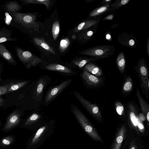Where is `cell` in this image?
<instances>
[{"instance_id": "obj_28", "label": "cell", "mask_w": 149, "mask_h": 149, "mask_svg": "<svg viewBox=\"0 0 149 149\" xmlns=\"http://www.w3.org/2000/svg\"><path fill=\"white\" fill-rule=\"evenodd\" d=\"M97 60L93 58H81L74 60L72 61L73 64L78 68L81 69L84 67L87 63L90 61Z\"/></svg>"}, {"instance_id": "obj_14", "label": "cell", "mask_w": 149, "mask_h": 149, "mask_svg": "<svg viewBox=\"0 0 149 149\" xmlns=\"http://www.w3.org/2000/svg\"><path fill=\"white\" fill-rule=\"evenodd\" d=\"M117 39L118 42L122 45L135 49L137 47V39L132 35L124 32L119 34Z\"/></svg>"}, {"instance_id": "obj_25", "label": "cell", "mask_w": 149, "mask_h": 149, "mask_svg": "<svg viewBox=\"0 0 149 149\" xmlns=\"http://www.w3.org/2000/svg\"><path fill=\"white\" fill-rule=\"evenodd\" d=\"M133 87V83L132 79L130 76H128L126 79L123 85L122 95L124 97L130 94Z\"/></svg>"}, {"instance_id": "obj_8", "label": "cell", "mask_w": 149, "mask_h": 149, "mask_svg": "<svg viewBox=\"0 0 149 149\" xmlns=\"http://www.w3.org/2000/svg\"><path fill=\"white\" fill-rule=\"evenodd\" d=\"M72 81V79H68L63 81L58 85L50 87L44 96L42 106H48L70 86Z\"/></svg>"}, {"instance_id": "obj_41", "label": "cell", "mask_w": 149, "mask_h": 149, "mask_svg": "<svg viewBox=\"0 0 149 149\" xmlns=\"http://www.w3.org/2000/svg\"><path fill=\"white\" fill-rule=\"evenodd\" d=\"M119 25L118 24H116L112 25L110 27V29L113 28L117 27Z\"/></svg>"}, {"instance_id": "obj_13", "label": "cell", "mask_w": 149, "mask_h": 149, "mask_svg": "<svg viewBox=\"0 0 149 149\" xmlns=\"http://www.w3.org/2000/svg\"><path fill=\"white\" fill-rule=\"evenodd\" d=\"M127 117L129 124L137 129V119L139 116L138 110L135 104L130 102L127 104Z\"/></svg>"}, {"instance_id": "obj_19", "label": "cell", "mask_w": 149, "mask_h": 149, "mask_svg": "<svg viewBox=\"0 0 149 149\" xmlns=\"http://www.w3.org/2000/svg\"><path fill=\"white\" fill-rule=\"evenodd\" d=\"M136 95L140 105L143 113L147 120L148 126L149 122V105L141 95L140 92L137 88L136 90Z\"/></svg>"}, {"instance_id": "obj_26", "label": "cell", "mask_w": 149, "mask_h": 149, "mask_svg": "<svg viewBox=\"0 0 149 149\" xmlns=\"http://www.w3.org/2000/svg\"><path fill=\"white\" fill-rule=\"evenodd\" d=\"M126 59L123 52L118 55L116 59V64L119 72L122 74L125 73L126 68Z\"/></svg>"}, {"instance_id": "obj_17", "label": "cell", "mask_w": 149, "mask_h": 149, "mask_svg": "<svg viewBox=\"0 0 149 149\" xmlns=\"http://www.w3.org/2000/svg\"><path fill=\"white\" fill-rule=\"evenodd\" d=\"M97 26L95 25L91 28V27L90 29L88 28L82 31L78 35L79 40L84 44L91 40L96 33Z\"/></svg>"}, {"instance_id": "obj_39", "label": "cell", "mask_w": 149, "mask_h": 149, "mask_svg": "<svg viewBox=\"0 0 149 149\" xmlns=\"http://www.w3.org/2000/svg\"><path fill=\"white\" fill-rule=\"evenodd\" d=\"M146 52L148 56H149V38H148L146 40Z\"/></svg>"}, {"instance_id": "obj_7", "label": "cell", "mask_w": 149, "mask_h": 149, "mask_svg": "<svg viewBox=\"0 0 149 149\" xmlns=\"http://www.w3.org/2000/svg\"><path fill=\"white\" fill-rule=\"evenodd\" d=\"M16 55L20 61L28 69L40 65H44L45 61L41 58L34 55L30 52L15 47Z\"/></svg>"}, {"instance_id": "obj_23", "label": "cell", "mask_w": 149, "mask_h": 149, "mask_svg": "<svg viewBox=\"0 0 149 149\" xmlns=\"http://www.w3.org/2000/svg\"><path fill=\"white\" fill-rule=\"evenodd\" d=\"M13 31L6 27L0 29V44L8 41H16L17 39L11 37Z\"/></svg>"}, {"instance_id": "obj_43", "label": "cell", "mask_w": 149, "mask_h": 149, "mask_svg": "<svg viewBox=\"0 0 149 149\" xmlns=\"http://www.w3.org/2000/svg\"><path fill=\"white\" fill-rule=\"evenodd\" d=\"M95 0H86V1H87V3H90L92 2Z\"/></svg>"}, {"instance_id": "obj_36", "label": "cell", "mask_w": 149, "mask_h": 149, "mask_svg": "<svg viewBox=\"0 0 149 149\" xmlns=\"http://www.w3.org/2000/svg\"><path fill=\"white\" fill-rule=\"evenodd\" d=\"M13 84V83H9L3 86H0V95L5 94L7 92L8 89L9 87Z\"/></svg>"}, {"instance_id": "obj_40", "label": "cell", "mask_w": 149, "mask_h": 149, "mask_svg": "<svg viewBox=\"0 0 149 149\" xmlns=\"http://www.w3.org/2000/svg\"><path fill=\"white\" fill-rule=\"evenodd\" d=\"M130 149H137V147L136 145L133 143L130 146Z\"/></svg>"}, {"instance_id": "obj_22", "label": "cell", "mask_w": 149, "mask_h": 149, "mask_svg": "<svg viewBox=\"0 0 149 149\" xmlns=\"http://www.w3.org/2000/svg\"><path fill=\"white\" fill-rule=\"evenodd\" d=\"M109 11L110 4L101 6L92 10L89 13V17L91 19L98 17Z\"/></svg>"}, {"instance_id": "obj_32", "label": "cell", "mask_w": 149, "mask_h": 149, "mask_svg": "<svg viewBox=\"0 0 149 149\" xmlns=\"http://www.w3.org/2000/svg\"><path fill=\"white\" fill-rule=\"evenodd\" d=\"M115 108L117 113L119 116L123 117L125 114L124 106L121 102L116 101L115 104Z\"/></svg>"}, {"instance_id": "obj_11", "label": "cell", "mask_w": 149, "mask_h": 149, "mask_svg": "<svg viewBox=\"0 0 149 149\" xmlns=\"http://www.w3.org/2000/svg\"><path fill=\"white\" fill-rule=\"evenodd\" d=\"M43 65L41 68L42 69L58 72L64 75L77 76V71L73 68L57 63H52Z\"/></svg>"}, {"instance_id": "obj_15", "label": "cell", "mask_w": 149, "mask_h": 149, "mask_svg": "<svg viewBox=\"0 0 149 149\" xmlns=\"http://www.w3.org/2000/svg\"><path fill=\"white\" fill-rule=\"evenodd\" d=\"M125 127L123 125L117 131L111 149H120L126 134Z\"/></svg>"}, {"instance_id": "obj_5", "label": "cell", "mask_w": 149, "mask_h": 149, "mask_svg": "<svg viewBox=\"0 0 149 149\" xmlns=\"http://www.w3.org/2000/svg\"><path fill=\"white\" fill-rule=\"evenodd\" d=\"M134 69L138 76L140 86L143 93L148 99L149 95V73L148 66L144 58H141Z\"/></svg>"}, {"instance_id": "obj_35", "label": "cell", "mask_w": 149, "mask_h": 149, "mask_svg": "<svg viewBox=\"0 0 149 149\" xmlns=\"http://www.w3.org/2000/svg\"><path fill=\"white\" fill-rule=\"evenodd\" d=\"M13 138L11 136H8L3 139L1 143L4 146H8L10 145L13 141Z\"/></svg>"}, {"instance_id": "obj_20", "label": "cell", "mask_w": 149, "mask_h": 149, "mask_svg": "<svg viewBox=\"0 0 149 149\" xmlns=\"http://www.w3.org/2000/svg\"><path fill=\"white\" fill-rule=\"evenodd\" d=\"M3 8L6 12L11 13L19 12L22 7L16 1H11L6 2L3 6Z\"/></svg>"}, {"instance_id": "obj_12", "label": "cell", "mask_w": 149, "mask_h": 149, "mask_svg": "<svg viewBox=\"0 0 149 149\" xmlns=\"http://www.w3.org/2000/svg\"><path fill=\"white\" fill-rule=\"evenodd\" d=\"M45 121L43 114L40 111H34L27 119L24 125L37 130Z\"/></svg>"}, {"instance_id": "obj_16", "label": "cell", "mask_w": 149, "mask_h": 149, "mask_svg": "<svg viewBox=\"0 0 149 149\" xmlns=\"http://www.w3.org/2000/svg\"><path fill=\"white\" fill-rule=\"evenodd\" d=\"M20 114L18 112H13L8 117L4 126L5 131H8L13 128L19 122L20 120Z\"/></svg>"}, {"instance_id": "obj_38", "label": "cell", "mask_w": 149, "mask_h": 149, "mask_svg": "<svg viewBox=\"0 0 149 149\" xmlns=\"http://www.w3.org/2000/svg\"><path fill=\"white\" fill-rule=\"evenodd\" d=\"M113 0H103L102 1L100 4V5H104L107 4H110Z\"/></svg>"}, {"instance_id": "obj_33", "label": "cell", "mask_w": 149, "mask_h": 149, "mask_svg": "<svg viewBox=\"0 0 149 149\" xmlns=\"http://www.w3.org/2000/svg\"><path fill=\"white\" fill-rule=\"evenodd\" d=\"M69 39L65 38L62 39L60 42L59 49L61 52H64L68 48L70 45Z\"/></svg>"}, {"instance_id": "obj_37", "label": "cell", "mask_w": 149, "mask_h": 149, "mask_svg": "<svg viewBox=\"0 0 149 149\" xmlns=\"http://www.w3.org/2000/svg\"><path fill=\"white\" fill-rule=\"evenodd\" d=\"M114 17V15L113 14H111L106 16L103 19V21L106 20H111L113 19Z\"/></svg>"}, {"instance_id": "obj_30", "label": "cell", "mask_w": 149, "mask_h": 149, "mask_svg": "<svg viewBox=\"0 0 149 149\" xmlns=\"http://www.w3.org/2000/svg\"><path fill=\"white\" fill-rule=\"evenodd\" d=\"M130 0H117L110 4V11H114L120 7L125 5L130 1Z\"/></svg>"}, {"instance_id": "obj_24", "label": "cell", "mask_w": 149, "mask_h": 149, "mask_svg": "<svg viewBox=\"0 0 149 149\" xmlns=\"http://www.w3.org/2000/svg\"><path fill=\"white\" fill-rule=\"evenodd\" d=\"M83 69L97 77H100L103 74V71L98 66L92 63H88L84 67Z\"/></svg>"}, {"instance_id": "obj_42", "label": "cell", "mask_w": 149, "mask_h": 149, "mask_svg": "<svg viewBox=\"0 0 149 149\" xmlns=\"http://www.w3.org/2000/svg\"><path fill=\"white\" fill-rule=\"evenodd\" d=\"M3 100L0 97V106L2 105L3 104Z\"/></svg>"}, {"instance_id": "obj_27", "label": "cell", "mask_w": 149, "mask_h": 149, "mask_svg": "<svg viewBox=\"0 0 149 149\" xmlns=\"http://www.w3.org/2000/svg\"><path fill=\"white\" fill-rule=\"evenodd\" d=\"M33 41L37 45L53 54H56V52L53 49L43 38L38 37L35 38L33 39Z\"/></svg>"}, {"instance_id": "obj_29", "label": "cell", "mask_w": 149, "mask_h": 149, "mask_svg": "<svg viewBox=\"0 0 149 149\" xmlns=\"http://www.w3.org/2000/svg\"><path fill=\"white\" fill-rule=\"evenodd\" d=\"M20 1L23 4H44L46 6L47 9L49 8L51 3V1L50 0H21Z\"/></svg>"}, {"instance_id": "obj_21", "label": "cell", "mask_w": 149, "mask_h": 149, "mask_svg": "<svg viewBox=\"0 0 149 149\" xmlns=\"http://www.w3.org/2000/svg\"><path fill=\"white\" fill-rule=\"evenodd\" d=\"M0 56L9 63L15 65L17 64L12 54L2 43L0 44Z\"/></svg>"}, {"instance_id": "obj_10", "label": "cell", "mask_w": 149, "mask_h": 149, "mask_svg": "<svg viewBox=\"0 0 149 149\" xmlns=\"http://www.w3.org/2000/svg\"><path fill=\"white\" fill-rule=\"evenodd\" d=\"M80 76L84 85L88 88H98L103 86L104 79L97 77L83 69Z\"/></svg>"}, {"instance_id": "obj_31", "label": "cell", "mask_w": 149, "mask_h": 149, "mask_svg": "<svg viewBox=\"0 0 149 149\" xmlns=\"http://www.w3.org/2000/svg\"><path fill=\"white\" fill-rule=\"evenodd\" d=\"M60 30L59 24L58 20H56L52 26V32L54 40H56L59 35Z\"/></svg>"}, {"instance_id": "obj_1", "label": "cell", "mask_w": 149, "mask_h": 149, "mask_svg": "<svg viewBox=\"0 0 149 149\" xmlns=\"http://www.w3.org/2000/svg\"><path fill=\"white\" fill-rule=\"evenodd\" d=\"M52 81L50 76L45 75L39 77L32 83L30 99L31 109L34 111H40L41 110L45 89Z\"/></svg>"}, {"instance_id": "obj_18", "label": "cell", "mask_w": 149, "mask_h": 149, "mask_svg": "<svg viewBox=\"0 0 149 149\" xmlns=\"http://www.w3.org/2000/svg\"><path fill=\"white\" fill-rule=\"evenodd\" d=\"M100 21V17L84 21L79 24L74 29L75 33L88 29L93 26L98 25Z\"/></svg>"}, {"instance_id": "obj_44", "label": "cell", "mask_w": 149, "mask_h": 149, "mask_svg": "<svg viewBox=\"0 0 149 149\" xmlns=\"http://www.w3.org/2000/svg\"><path fill=\"white\" fill-rule=\"evenodd\" d=\"M0 70H1V68H0Z\"/></svg>"}, {"instance_id": "obj_9", "label": "cell", "mask_w": 149, "mask_h": 149, "mask_svg": "<svg viewBox=\"0 0 149 149\" xmlns=\"http://www.w3.org/2000/svg\"><path fill=\"white\" fill-rule=\"evenodd\" d=\"M72 93L75 97L91 115L98 121L102 122L101 110L97 105L92 103L86 99L78 92L74 90Z\"/></svg>"}, {"instance_id": "obj_34", "label": "cell", "mask_w": 149, "mask_h": 149, "mask_svg": "<svg viewBox=\"0 0 149 149\" xmlns=\"http://www.w3.org/2000/svg\"><path fill=\"white\" fill-rule=\"evenodd\" d=\"M28 81L20 82L12 85L8 89L7 92H10L16 90L26 85Z\"/></svg>"}, {"instance_id": "obj_2", "label": "cell", "mask_w": 149, "mask_h": 149, "mask_svg": "<svg viewBox=\"0 0 149 149\" xmlns=\"http://www.w3.org/2000/svg\"><path fill=\"white\" fill-rule=\"evenodd\" d=\"M12 25L19 30L38 32L40 29L39 23L36 16L32 13L18 12L10 14Z\"/></svg>"}, {"instance_id": "obj_6", "label": "cell", "mask_w": 149, "mask_h": 149, "mask_svg": "<svg viewBox=\"0 0 149 149\" xmlns=\"http://www.w3.org/2000/svg\"><path fill=\"white\" fill-rule=\"evenodd\" d=\"M115 48L111 45H102L93 47L83 50L79 53L97 60L107 58L114 53Z\"/></svg>"}, {"instance_id": "obj_4", "label": "cell", "mask_w": 149, "mask_h": 149, "mask_svg": "<svg viewBox=\"0 0 149 149\" xmlns=\"http://www.w3.org/2000/svg\"><path fill=\"white\" fill-rule=\"evenodd\" d=\"M71 111L78 123L86 133L93 139L103 142L95 129L81 111L74 104H70Z\"/></svg>"}, {"instance_id": "obj_3", "label": "cell", "mask_w": 149, "mask_h": 149, "mask_svg": "<svg viewBox=\"0 0 149 149\" xmlns=\"http://www.w3.org/2000/svg\"><path fill=\"white\" fill-rule=\"evenodd\" d=\"M55 120L45 121L29 140L28 149H37L53 133Z\"/></svg>"}]
</instances>
